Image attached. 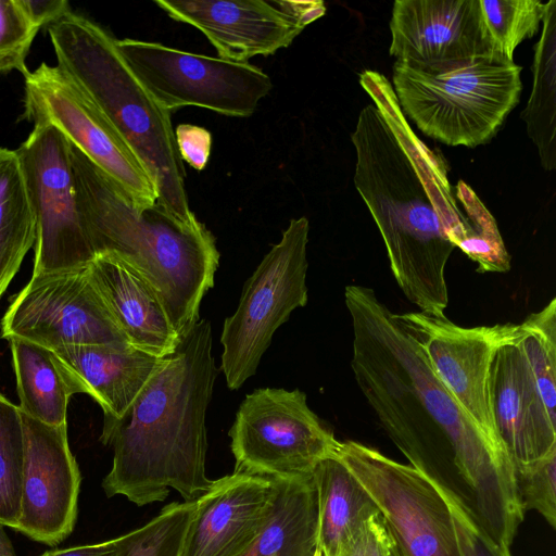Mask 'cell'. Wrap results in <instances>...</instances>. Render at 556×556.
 <instances>
[{"instance_id":"ac0fdd59","label":"cell","mask_w":556,"mask_h":556,"mask_svg":"<svg viewBox=\"0 0 556 556\" xmlns=\"http://www.w3.org/2000/svg\"><path fill=\"white\" fill-rule=\"evenodd\" d=\"M276 494L271 479L232 472L195 500L180 556H243L267 525Z\"/></svg>"},{"instance_id":"d6a6232c","label":"cell","mask_w":556,"mask_h":556,"mask_svg":"<svg viewBox=\"0 0 556 556\" xmlns=\"http://www.w3.org/2000/svg\"><path fill=\"white\" fill-rule=\"evenodd\" d=\"M17 0H0V74L18 71L26 77V58L38 33Z\"/></svg>"},{"instance_id":"3957f363","label":"cell","mask_w":556,"mask_h":556,"mask_svg":"<svg viewBox=\"0 0 556 556\" xmlns=\"http://www.w3.org/2000/svg\"><path fill=\"white\" fill-rule=\"evenodd\" d=\"M212 343L211 324L199 319L124 417L103 427L100 440L114 452L102 482L109 497L144 506L163 502L169 489L184 501L210 489L205 416L218 374Z\"/></svg>"},{"instance_id":"44dd1931","label":"cell","mask_w":556,"mask_h":556,"mask_svg":"<svg viewBox=\"0 0 556 556\" xmlns=\"http://www.w3.org/2000/svg\"><path fill=\"white\" fill-rule=\"evenodd\" d=\"M77 393L90 395L102 408L103 427L121 420L166 357L129 343L67 345L52 350Z\"/></svg>"},{"instance_id":"8d00e7d4","label":"cell","mask_w":556,"mask_h":556,"mask_svg":"<svg viewBox=\"0 0 556 556\" xmlns=\"http://www.w3.org/2000/svg\"><path fill=\"white\" fill-rule=\"evenodd\" d=\"M23 12L38 29L51 25L71 13L66 0H17Z\"/></svg>"},{"instance_id":"603a6c76","label":"cell","mask_w":556,"mask_h":556,"mask_svg":"<svg viewBox=\"0 0 556 556\" xmlns=\"http://www.w3.org/2000/svg\"><path fill=\"white\" fill-rule=\"evenodd\" d=\"M271 516L243 556H314L318 548V501L313 475L271 479Z\"/></svg>"},{"instance_id":"ffe728a7","label":"cell","mask_w":556,"mask_h":556,"mask_svg":"<svg viewBox=\"0 0 556 556\" xmlns=\"http://www.w3.org/2000/svg\"><path fill=\"white\" fill-rule=\"evenodd\" d=\"M91 280L128 343L156 357L174 353L180 338L153 288L130 265L111 253L88 264Z\"/></svg>"},{"instance_id":"d590c367","label":"cell","mask_w":556,"mask_h":556,"mask_svg":"<svg viewBox=\"0 0 556 556\" xmlns=\"http://www.w3.org/2000/svg\"><path fill=\"white\" fill-rule=\"evenodd\" d=\"M174 134L181 161L187 162L197 170H202L206 166L211 153V132L197 125L180 124Z\"/></svg>"},{"instance_id":"2e32d148","label":"cell","mask_w":556,"mask_h":556,"mask_svg":"<svg viewBox=\"0 0 556 556\" xmlns=\"http://www.w3.org/2000/svg\"><path fill=\"white\" fill-rule=\"evenodd\" d=\"M390 33L389 53L395 62L428 74L445 73L480 56L498 55L479 0H396Z\"/></svg>"},{"instance_id":"60d3db41","label":"cell","mask_w":556,"mask_h":556,"mask_svg":"<svg viewBox=\"0 0 556 556\" xmlns=\"http://www.w3.org/2000/svg\"><path fill=\"white\" fill-rule=\"evenodd\" d=\"M314 556H323V554H321L319 548H317V551L315 552Z\"/></svg>"},{"instance_id":"7402d4cb","label":"cell","mask_w":556,"mask_h":556,"mask_svg":"<svg viewBox=\"0 0 556 556\" xmlns=\"http://www.w3.org/2000/svg\"><path fill=\"white\" fill-rule=\"evenodd\" d=\"M312 475L318 501V548L323 556H341L364 522L380 511L337 455L319 462Z\"/></svg>"},{"instance_id":"5b68a950","label":"cell","mask_w":556,"mask_h":556,"mask_svg":"<svg viewBox=\"0 0 556 556\" xmlns=\"http://www.w3.org/2000/svg\"><path fill=\"white\" fill-rule=\"evenodd\" d=\"M48 33L56 66L88 96L141 163L155 186L157 202L179 222H199L189 206L170 112L131 72L116 39L73 12L49 25Z\"/></svg>"},{"instance_id":"e575fe53","label":"cell","mask_w":556,"mask_h":556,"mask_svg":"<svg viewBox=\"0 0 556 556\" xmlns=\"http://www.w3.org/2000/svg\"><path fill=\"white\" fill-rule=\"evenodd\" d=\"M393 539L380 513L359 528L341 556H390Z\"/></svg>"},{"instance_id":"836d02e7","label":"cell","mask_w":556,"mask_h":556,"mask_svg":"<svg viewBox=\"0 0 556 556\" xmlns=\"http://www.w3.org/2000/svg\"><path fill=\"white\" fill-rule=\"evenodd\" d=\"M443 496L451 509L460 556H511L510 548L494 543L456 503Z\"/></svg>"},{"instance_id":"f35d334b","label":"cell","mask_w":556,"mask_h":556,"mask_svg":"<svg viewBox=\"0 0 556 556\" xmlns=\"http://www.w3.org/2000/svg\"><path fill=\"white\" fill-rule=\"evenodd\" d=\"M0 556H16L13 545L4 531V526L0 525Z\"/></svg>"},{"instance_id":"277c9868","label":"cell","mask_w":556,"mask_h":556,"mask_svg":"<svg viewBox=\"0 0 556 556\" xmlns=\"http://www.w3.org/2000/svg\"><path fill=\"white\" fill-rule=\"evenodd\" d=\"M70 157L94 256L111 253L136 269L181 339L199 321L200 303L214 286L219 264L214 236L201 222L177 220L157 201L139 205L71 143Z\"/></svg>"},{"instance_id":"4dcf8cb0","label":"cell","mask_w":556,"mask_h":556,"mask_svg":"<svg viewBox=\"0 0 556 556\" xmlns=\"http://www.w3.org/2000/svg\"><path fill=\"white\" fill-rule=\"evenodd\" d=\"M455 198L473 230V241L468 257L478 264L477 271L506 273L510 269V255L498 231L496 222L481 203L473 190L459 180Z\"/></svg>"},{"instance_id":"e0dca14e","label":"cell","mask_w":556,"mask_h":556,"mask_svg":"<svg viewBox=\"0 0 556 556\" xmlns=\"http://www.w3.org/2000/svg\"><path fill=\"white\" fill-rule=\"evenodd\" d=\"M22 420L24 462L15 530L54 546L74 529L80 471L70 448L66 424L50 426L23 413Z\"/></svg>"},{"instance_id":"d4e9b609","label":"cell","mask_w":556,"mask_h":556,"mask_svg":"<svg viewBox=\"0 0 556 556\" xmlns=\"http://www.w3.org/2000/svg\"><path fill=\"white\" fill-rule=\"evenodd\" d=\"M533 86L522 112L530 139L538 148L542 166L556 167V1L545 4L542 33L534 47Z\"/></svg>"},{"instance_id":"8992f818","label":"cell","mask_w":556,"mask_h":556,"mask_svg":"<svg viewBox=\"0 0 556 556\" xmlns=\"http://www.w3.org/2000/svg\"><path fill=\"white\" fill-rule=\"evenodd\" d=\"M521 70L496 54L441 74L395 62L392 88L405 117L425 135L447 146L475 148L489 142L518 104Z\"/></svg>"},{"instance_id":"ba28073f","label":"cell","mask_w":556,"mask_h":556,"mask_svg":"<svg viewBox=\"0 0 556 556\" xmlns=\"http://www.w3.org/2000/svg\"><path fill=\"white\" fill-rule=\"evenodd\" d=\"M235 472L268 479L312 476L340 445L308 407L306 394L261 388L241 402L229 430Z\"/></svg>"},{"instance_id":"1f68e13d","label":"cell","mask_w":556,"mask_h":556,"mask_svg":"<svg viewBox=\"0 0 556 556\" xmlns=\"http://www.w3.org/2000/svg\"><path fill=\"white\" fill-rule=\"evenodd\" d=\"M519 504L523 511L535 510L556 527V448L531 464L514 468Z\"/></svg>"},{"instance_id":"4fadbf2b","label":"cell","mask_w":556,"mask_h":556,"mask_svg":"<svg viewBox=\"0 0 556 556\" xmlns=\"http://www.w3.org/2000/svg\"><path fill=\"white\" fill-rule=\"evenodd\" d=\"M1 337L50 350L128 343L96 289L88 265L33 274L13 296L1 321Z\"/></svg>"},{"instance_id":"52a82bcc","label":"cell","mask_w":556,"mask_h":556,"mask_svg":"<svg viewBox=\"0 0 556 556\" xmlns=\"http://www.w3.org/2000/svg\"><path fill=\"white\" fill-rule=\"evenodd\" d=\"M308 230L306 217L290 220L247 280L236 312L224 321L222 370L230 390L255 375L275 331L307 303Z\"/></svg>"},{"instance_id":"ab89813d","label":"cell","mask_w":556,"mask_h":556,"mask_svg":"<svg viewBox=\"0 0 556 556\" xmlns=\"http://www.w3.org/2000/svg\"><path fill=\"white\" fill-rule=\"evenodd\" d=\"M390 556H402V554H401L399 547L396 546V544L394 543V541H393V545L391 547Z\"/></svg>"},{"instance_id":"7c38bea8","label":"cell","mask_w":556,"mask_h":556,"mask_svg":"<svg viewBox=\"0 0 556 556\" xmlns=\"http://www.w3.org/2000/svg\"><path fill=\"white\" fill-rule=\"evenodd\" d=\"M24 117L56 128L139 205L157 201L148 173L108 119L56 65L41 63L25 77Z\"/></svg>"},{"instance_id":"9c48e42d","label":"cell","mask_w":556,"mask_h":556,"mask_svg":"<svg viewBox=\"0 0 556 556\" xmlns=\"http://www.w3.org/2000/svg\"><path fill=\"white\" fill-rule=\"evenodd\" d=\"M131 72L168 112L200 106L248 117L273 88L270 77L248 62L194 54L162 43L116 39Z\"/></svg>"},{"instance_id":"30bf717a","label":"cell","mask_w":556,"mask_h":556,"mask_svg":"<svg viewBox=\"0 0 556 556\" xmlns=\"http://www.w3.org/2000/svg\"><path fill=\"white\" fill-rule=\"evenodd\" d=\"M337 457L376 503L402 556H460L442 492L410 465L352 440Z\"/></svg>"},{"instance_id":"74e56055","label":"cell","mask_w":556,"mask_h":556,"mask_svg":"<svg viewBox=\"0 0 556 556\" xmlns=\"http://www.w3.org/2000/svg\"><path fill=\"white\" fill-rule=\"evenodd\" d=\"M119 544L121 536H117L97 544L48 551L41 556H117Z\"/></svg>"},{"instance_id":"d6986e66","label":"cell","mask_w":556,"mask_h":556,"mask_svg":"<svg viewBox=\"0 0 556 556\" xmlns=\"http://www.w3.org/2000/svg\"><path fill=\"white\" fill-rule=\"evenodd\" d=\"M490 400L495 431L513 468L556 448V418L544 404L518 340L500 348L493 359Z\"/></svg>"},{"instance_id":"cb8c5ba5","label":"cell","mask_w":556,"mask_h":556,"mask_svg":"<svg viewBox=\"0 0 556 556\" xmlns=\"http://www.w3.org/2000/svg\"><path fill=\"white\" fill-rule=\"evenodd\" d=\"M10 345L21 412L46 425H65L77 390L55 353L21 339L10 340Z\"/></svg>"},{"instance_id":"83f0119b","label":"cell","mask_w":556,"mask_h":556,"mask_svg":"<svg viewBox=\"0 0 556 556\" xmlns=\"http://www.w3.org/2000/svg\"><path fill=\"white\" fill-rule=\"evenodd\" d=\"M23 462L22 413L0 392V525L13 529L20 518Z\"/></svg>"},{"instance_id":"8fae6325","label":"cell","mask_w":556,"mask_h":556,"mask_svg":"<svg viewBox=\"0 0 556 556\" xmlns=\"http://www.w3.org/2000/svg\"><path fill=\"white\" fill-rule=\"evenodd\" d=\"M35 218L33 274L87 266L94 257L79 213L70 143L36 124L15 150Z\"/></svg>"},{"instance_id":"6da1fadb","label":"cell","mask_w":556,"mask_h":556,"mask_svg":"<svg viewBox=\"0 0 556 556\" xmlns=\"http://www.w3.org/2000/svg\"><path fill=\"white\" fill-rule=\"evenodd\" d=\"M351 367L379 424L410 466L494 543L510 548L523 520L503 445L456 402L418 340L374 289L345 287Z\"/></svg>"},{"instance_id":"484cf974","label":"cell","mask_w":556,"mask_h":556,"mask_svg":"<svg viewBox=\"0 0 556 556\" xmlns=\"http://www.w3.org/2000/svg\"><path fill=\"white\" fill-rule=\"evenodd\" d=\"M35 241V218L17 155L0 148V298Z\"/></svg>"},{"instance_id":"7a4b0ae2","label":"cell","mask_w":556,"mask_h":556,"mask_svg":"<svg viewBox=\"0 0 556 556\" xmlns=\"http://www.w3.org/2000/svg\"><path fill=\"white\" fill-rule=\"evenodd\" d=\"M359 83L374 104L361 111L351 135L354 185L406 299L421 312L444 314L445 267L455 248L468 254L472 228L453 194L444 160L414 132L390 81L365 71Z\"/></svg>"},{"instance_id":"f546056e","label":"cell","mask_w":556,"mask_h":556,"mask_svg":"<svg viewBox=\"0 0 556 556\" xmlns=\"http://www.w3.org/2000/svg\"><path fill=\"white\" fill-rule=\"evenodd\" d=\"M482 18L495 52L514 61L515 49L533 37L545 12L540 0H479Z\"/></svg>"},{"instance_id":"f1b7e54d","label":"cell","mask_w":556,"mask_h":556,"mask_svg":"<svg viewBox=\"0 0 556 556\" xmlns=\"http://www.w3.org/2000/svg\"><path fill=\"white\" fill-rule=\"evenodd\" d=\"M195 501L173 502L140 528L121 535L117 556H180Z\"/></svg>"},{"instance_id":"9a60e30c","label":"cell","mask_w":556,"mask_h":556,"mask_svg":"<svg viewBox=\"0 0 556 556\" xmlns=\"http://www.w3.org/2000/svg\"><path fill=\"white\" fill-rule=\"evenodd\" d=\"M170 18L198 28L218 58L247 62L290 46L302 30L326 13L323 1L155 0Z\"/></svg>"},{"instance_id":"5bb4252c","label":"cell","mask_w":556,"mask_h":556,"mask_svg":"<svg viewBox=\"0 0 556 556\" xmlns=\"http://www.w3.org/2000/svg\"><path fill=\"white\" fill-rule=\"evenodd\" d=\"M399 318L418 340L445 389L489 435L500 442L491 409L490 374L498 349L518 340L519 325L463 327L445 314L421 311L399 314Z\"/></svg>"},{"instance_id":"4316f807","label":"cell","mask_w":556,"mask_h":556,"mask_svg":"<svg viewBox=\"0 0 556 556\" xmlns=\"http://www.w3.org/2000/svg\"><path fill=\"white\" fill-rule=\"evenodd\" d=\"M518 325V344L549 415L556 418V299Z\"/></svg>"}]
</instances>
